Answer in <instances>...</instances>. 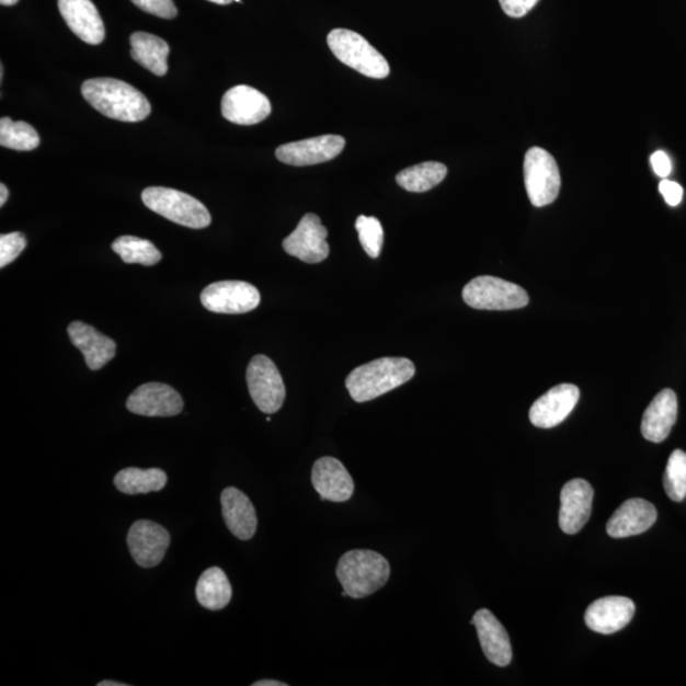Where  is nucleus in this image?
I'll return each instance as SVG.
<instances>
[{"mask_svg": "<svg viewBox=\"0 0 686 686\" xmlns=\"http://www.w3.org/2000/svg\"><path fill=\"white\" fill-rule=\"evenodd\" d=\"M170 544L169 530L150 521L134 523L127 534V546L133 560L142 569L156 568L161 563Z\"/></svg>", "mask_w": 686, "mask_h": 686, "instance_id": "nucleus-12", "label": "nucleus"}, {"mask_svg": "<svg viewBox=\"0 0 686 686\" xmlns=\"http://www.w3.org/2000/svg\"><path fill=\"white\" fill-rule=\"evenodd\" d=\"M414 373L416 368L409 358L381 357L351 371L346 388L355 402L365 403L405 385Z\"/></svg>", "mask_w": 686, "mask_h": 686, "instance_id": "nucleus-2", "label": "nucleus"}, {"mask_svg": "<svg viewBox=\"0 0 686 686\" xmlns=\"http://www.w3.org/2000/svg\"><path fill=\"white\" fill-rule=\"evenodd\" d=\"M144 205L175 225L204 229L211 225V215L197 198L182 191L167 187H148L141 193Z\"/></svg>", "mask_w": 686, "mask_h": 686, "instance_id": "nucleus-4", "label": "nucleus"}, {"mask_svg": "<svg viewBox=\"0 0 686 686\" xmlns=\"http://www.w3.org/2000/svg\"><path fill=\"white\" fill-rule=\"evenodd\" d=\"M27 239L21 231L0 236V267L4 268L26 249Z\"/></svg>", "mask_w": 686, "mask_h": 686, "instance_id": "nucleus-33", "label": "nucleus"}, {"mask_svg": "<svg viewBox=\"0 0 686 686\" xmlns=\"http://www.w3.org/2000/svg\"><path fill=\"white\" fill-rule=\"evenodd\" d=\"M209 2L219 4V5H228L235 2V0H209Z\"/></svg>", "mask_w": 686, "mask_h": 686, "instance_id": "nucleus-41", "label": "nucleus"}, {"mask_svg": "<svg viewBox=\"0 0 686 686\" xmlns=\"http://www.w3.org/2000/svg\"><path fill=\"white\" fill-rule=\"evenodd\" d=\"M524 180L533 206L550 205L560 195V169L553 156L544 148L534 147L525 155Z\"/></svg>", "mask_w": 686, "mask_h": 686, "instance_id": "nucleus-7", "label": "nucleus"}, {"mask_svg": "<svg viewBox=\"0 0 686 686\" xmlns=\"http://www.w3.org/2000/svg\"><path fill=\"white\" fill-rule=\"evenodd\" d=\"M329 230L322 226L318 215L306 214L297 229L284 239L283 247L287 254L306 263L323 262L330 254L327 242Z\"/></svg>", "mask_w": 686, "mask_h": 686, "instance_id": "nucleus-10", "label": "nucleus"}, {"mask_svg": "<svg viewBox=\"0 0 686 686\" xmlns=\"http://www.w3.org/2000/svg\"><path fill=\"white\" fill-rule=\"evenodd\" d=\"M231 594L233 592L227 574L219 568L207 569L197 581L196 597L205 609H225L231 601Z\"/></svg>", "mask_w": 686, "mask_h": 686, "instance_id": "nucleus-26", "label": "nucleus"}, {"mask_svg": "<svg viewBox=\"0 0 686 686\" xmlns=\"http://www.w3.org/2000/svg\"><path fill=\"white\" fill-rule=\"evenodd\" d=\"M677 419V398L672 389L660 392L645 410L642 419V435L651 443H662L672 433Z\"/></svg>", "mask_w": 686, "mask_h": 686, "instance_id": "nucleus-24", "label": "nucleus"}, {"mask_svg": "<svg viewBox=\"0 0 686 686\" xmlns=\"http://www.w3.org/2000/svg\"><path fill=\"white\" fill-rule=\"evenodd\" d=\"M132 58L158 77H163L169 71L170 45L163 38L147 34V32H134L130 36Z\"/></svg>", "mask_w": 686, "mask_h": 686, "instance_id": "nucleus-25", "label": "nucleus"}, {"mask_svg": "<svg viewBox=\"0 0 686 686\" xmlns=\"http://www.w3.org/2000/svg\"><path fill=\"white\" fill-rule=\"evenodd\" d=\"M141 11L164 20L178 18L179 11L173 0H132Z\"/></svg>", "mask_w": 686, "mask_h": 686, "instance_id": "nucleus-34", "label": "nucleus"}, {"mask_svg": "<svg viewBox=\"0 0 686 686\" xmlns=\"http://www.w3.org/2000/svg\"><path fill=\"white\" fill-rule=\"evenodd\" d=\"M664 485L667 496L675 502H682L686 498V453L675 450L670 456L664 477Z\"/></svg>", "mask_w": 686, "mask_h": 686, "instance_id": "nucleus-31", "label": "nucleus"}, {"mask_svg": "<svg viewBox=\"0 0 686 686\" xmlns=\"http://www.w3.org/2000/svg\"><path fill=\"white\" fill-rule=\"evenodd\" d=\"M580 400V389L573 385H560L534 402L529 418L539 428L556 427L570 416Z\"/></svg>", "mask_w": 686, "mask_h": 686, "instance_id": "nucleus-15", "label": "nucleus"}, {"mask_svg": "<svg viewBox=\"0 0 686 686\" xmlns=\"http://www.w3.org/2000/svg\"><path fill=\"white\" fill-rule=\"evenodd\" d=\"M594 490L584 480L565 483L561 492L560 526L565 534L579 533L592 515Z\"/></svg>", "mask_w": 686, "mask_h": 686, "instance_id": "nucleus-17", "label": "nucleus"}, {"mask_svg": "<svg viewBox=\"0 0 686 686\" xmlns=\"http://www.w3.org/2000/svg\"><path fill=\"white\" fill-rule=\"evenodd\" d=\"M658 521V510L649 501L632 499L625 502L606 524L611 538H627L648 531Z\"/></svg>", "mask_w": 686, "mask_h": 686, "instance_id": "nucleus-21", "label": "nucleus"}, {"mask_svg": "<svg viewBox=\"0 0 686 686\" xmlns=\"http://www.w3.org/2000/svg\"><path fill=\"white\" fill-rule=\"evenodd\" d=\"M659 190L662 196L665 197V202L670 206H677L683 201L684 190L674 181L664 180L661 181Z\"/></svg>", "mask_w": 686, "mask_h": 686, "instance_id": "nucleus-36", "label": "nucleus"}, {"mask_svg": "<svg viewBox=\"0 0 686 686\" xmlns=\"http://www.w3.org/2000/svg\"><path fill=\"white\" fill-rule=\"evenodd\" d=\"M58 7L68 27L82 42L100 45L105 39V25L92 0H58Z\"/></svg>", "mask_w": 686, "mask_h": 686, "instance_id": "nucleus-18", "label": "nucleus"}, {"mask_svg": "<svg viewBox=\"0 0 686 686\" xmlns=\"http://www.w3.org/2000/svg\"><path fill=\"white\" fill-rule=\"evenodd\" d=\"M253 686H286L287 684L277 681H260L252 684Z\"/></svg>", "mask_w": 686, "mask_h": 686, "instance_id": "nucleus-39", "label": "nucleus"}, {"mask_svg": "<svg viewBox=\"0 0 686 686\" xmlns=\"http://www.w3.org/2000/svg\"><path fill=\"white\" fill-rule=\"evenodd\" d=\"M261 302L256 286L244 282H218L202 293V305L213 313L244 315L252 312Z\"/></svg>", "mask_w": 686, "mask_h": 686, "instance_id": "nucleus-9", "label": "nucleus"}, {"mask_svg": "<svg viewBox=\"0 0 686 686\" xmlns=\"http://www.w3.org/2000/svg\"><path fill=\"white\" fill-rule=\"evenodd\" d=\"M336 573L347 595L353 599H363L387 584L390 564L374 550L355 549L340 558Z\"/></svg>", "mask_w": 686, "mask_h": 686, "instance_id": "nucleus-3", "label": "nucleus"}, {"mask_svg": "<svg viewBox=\"0 0 686 686\" xmlns=\"http://www.w3.org/2000/svg\"><path fill=\"white\" fill-rule=\"evenodd\" d=\"M345 146V138L340 135H322V137L284 144L276 149V158L294 167L321 164L339 157Z\"/></svg>", "mask_w": 686, "mask_h": 686, "instance_id": "nucleus-13", "label": "nucleus"}, {"mask_svg": "<svg viewBox=\"0 0 686 686\" xmlns=\"http://www.w3.org/2000/svg\"><path fill=\"white\" fill-rule=\"evenodd\" d=\"M99 686H126V684L113 682V681H105V682L99 683Z\"/></svg>", "mask_w": 686, "mask_h": 686, "instance_id": "nucleus-40", "label": "nucleus"}, {"mask_svg": "<svg viewBox=\"0 0 686 686\" xmlns=\"http://www.w3.org/2000/svg\"><path fill=\"white\" fill-rule=\"evenodd\" d=\"M222 517L231 534L238 539L250 540L258 530V514L251 500L236 487L221 493Z\"/></svg>", "mask_w": 686, "mask_h": 686, "instance_id": "nucleus-23", "label": "nucleus"}, {"mask_svg": "<svg viewBox=\"0 0 686 686\" xmlns=\"http://www.w3.org/2000/svg\"><path fill=\"white\" fill-rule=\"evenodd\" d=\"M82 94L94 110L117 122L139 123L151 113L146 95L118 79H88L82 84Z\"/></svg>", "mask_w": 686, "mask_h": 686, "instance_id": "nucleus-1", "label": "nucleus"}, {"mask_svg": "<svg viewBox=\"0 0 686 686\" xmlns=\"http://www.w3.org/2000/svg\"><path fill=\"white\" fill-rule=\"evenodd\" d=\"M169 477L162 469L125 468L115 476L114 483L119 492L142 494L162 491Z\"/></svg>", "mask_w": 686, "mask_h": 686, "instance_id": "nucleus-27", "label": "nucleus"}, {"mask_svg": "<svg viewBox=\"0 0 686 686\" xmlns=\"http://www.w3.org/2000/svg\"><path fill=\"white\" fill-rule=\"evenodd\" d=\"M446 174H448V169L445 164L425 162L401 171L397 174L396 181L409 193L421 194L441 185Z\"/></svg>", "mask_w": 686, "mask_h": 686, "instance_id": "nucleus-28", "label": "nucleus"}, {"mask_svg": "<svg viewBox=\"0 0 686 686\" xmlns=\"http://www.w3.org/2000/svg\"><path fill=\"white\" fill-rule=\"evenodd\" d=\"M538 2L539 0H500L502 11L513 19L524 18Z\"/></svg>", "mask_w": 686, "mask_h": 686, "instance_id": "nucleus-35", "label": "nucleus"}, {"mask_svg": "<svg viewBox=\"0 0 686 686\" xmlns=\"http://www.w3.org/2000/svg\"><path fill=\"white\" fill-rule=\"evenodd\" d=\"M8 196H10V193H8V188L4 183H2V185H0V206L5 205Z\"/></svg>", "mask_w": 686, "mask_h": 686, "instance_id": "nucleus-38", "label": "nucleus"}, {"mask_svg": "<svg viewBox=\"0 0 686 686\" xmlns=\"http://www.w3.org/2000/svg\"><path fill=\"white\" fill-rule=\"evenodd\" d=\"M331 52L345 66L358 73L385 79L390 73L387 59L362 35L345 28H336L327 37Z\"/></svg>", "mask_w": 686, "mask_h": 686, "instance_id": "nucleus-5", "label": "nucleus"}, {"mask_svg": "<svg viewBox=\"0 0 686 686\" xmlns=\"http://www.w3.org/2000/svg\"><path fill=\"white\" fill-rule=\"evenodd\" d=\"M20 0H0V4L11 7L18 4Z\"/></svg>", "mask_w": 686, "mask_h": 686, "instance_id": "nucleus-42", "label": "nucleus"}, {"mask_svg": "<svg viewBox=\"0 0 686 686\" xmlns=\"http://www.w3.org/2000/svg\"><path fill=\"white\" fill-rule=\"evenodd\" d=\"M71 343L81 350L85 364L91 370H100L116 355V343L94 327L76 321L68 327Z\"/></svg>", "mask_w": 686, "mask_h": 686, "instance_id": "nucleus-22", "label": "nucleus"}, {"mask_svg": "<svg viewBox=\"0 0 686 686\" xmlns=\"http://www.w3.org/2000/svg\"><path fill=\"white\" fill-rule=\"evenodd\" d=\"M111 249L118 254L125 263H139L142 266H155L162 260V253L157 247L148 241L133 236H124L116 239Z\"/></svg>", "mask_w": 686, "mask_h": 686, "instance_id": "nucleus-29", "label": "nucleus"}, {"mask_svg": "<svg viewBox=\"0 0 686 686\" xmlns=\"http://www.w3.org/2000/svg\"><path fill=\"white\" fill-rule=\"evenodd\" d=\"M312 483L322 500L332 502L348 501L355 492L353 477L340 460L332 457H323L315 462Z\"/></svg>", "mask_w": 686, "mask_h": 686, "instance_id": "nucleus-19", "label": "nucleus"}, {"mask_svg": "<svg viewBox=\"0 0 686 686\" xmlns=\"http://www.w3.org/2000/svg\"><path fill=\"white\" fill-rule=\"evenodd\" d=\"M634 611L636 605L628 597H602L588 606L585 613V624L596 633L613 634L630 624Z\"/></svg>", "mask_w": 686, "mask_h": 686, "instance_id": "nucleus-16", "label": "nucleus"}, {"mask_svg": "<svg viewBox=\"0 0 686 686\" xmlns=\"http://www.w3.org/2000/svg\"><path fill=\"white\" fill-rule=\"evenodd\" d=\"M247 385L260 411L273 414L282 409L286 389L282 374L271 358L265 355L252 358L247 368Z\"/></svg>", "mask_w": 686, "mask_h": 686, "instance_id": "nucleus-8", "label": "nucleus"}, {"mask_svg": "<svg viewBox=\"0 0 686 686\" xmlns=\"http://www.w3.org/2000/svg\"><path fill=\"white\" fill-rule=\"evenodd\" d=\"M651 164L653 171H655V173L661 179H666L668 178L670 173H672V161H670V158L665 153V151L659 150L656 151V153H653L651 156Z\"/></svg>", "mask_w": 686, "mask_h": 686, "instance_id": "nucleus-37", "label": "nucleus"}, {"mask_svg": "<svg viewBox=\"0 0 686 686\" xmlns=\"http://www.w3.org/2000/svg\"><path fill=\"white\" fill-rule=\"evenodd\" d=\"M470 624L477 628L487 660L500 667L510 665L513 660L512 642L500 620L489 609H481L475 614Z\"/></svg>", "mask_w": 686, "mask_h": 686, "instance_id": "nucleus-20", "label": "nucleus"}, {"mask_svg": "<svg viewBox=\"0 0 686 686\" xmlns=\"http://www.w3.org/2000/svg\"><path fill=\"white\" fill-rule=\"evenodd\" d=\"M0 146L20 151L35 150L39 146V137L30 124L2 117L0 119Z\"/></svg>", "mask_w": 686, "mask_h": 686, "instance_id": "nucleus-30", "label": "nucleus"}, {"mask_svg": "<svg viewBox=\"0 0 686 686\" xmlns=\"http://www.w3.org/2000/svg\"><path fill=\"white\" fill-rule=\"evenodd\" d=\"M235 2L242 3V0H235Z\"/></svg>", "mask_w": 686, "mask_h": 686, "instance_id": "nucleus-43", "label": "nucleus"}, {"mask_svg": "<svg viewBox=\"0 0 686 686\" xmlns=\"http://www.w3.org/2000/svg\"><path fill=\"white\" fill-rule=\"evenodd\" d=\"M127 410L146 418H173L183 410L178 390L163 382H146L127 398Z\"/></svg>", "mask_w": 686, "mask_h": 686, "instance_id": "nucleus-14", "label": "nucleus"}, {"mask_svg": "<svg viewBox=\"0 0 686 686\" xmlns=\"http://www.w3.org/2000/svg\"><path fill=\"white\" fill-rule=\"evenodd\" d=\"M355 227L364 251L368 253L369 258L378 259L382 244H385V229H382L380 221L377 218L361 215Z\"/></svg>", "mask_w": 686, "mask_h": 686, "instance_id": "nucleus-32", "label": "nucleus"}, {"mask_svg": "<svg viewBox=\"0 0 686 686\" xmlns=\"http://www.w3.org/2000/svg\"><path fill=\"white\" fill-rule=\"evenodd\" d=\"M271 111L273 107L266 95L250 85H236L222 95L221 115L237 125L260 124Z\"/></svg>", "mask_w": 686, "mask_h": 686, "instance_id": "nucleus-11", "label": "nucleus"}, {"mask_svg": "<svg viewBox=\"0 0 686 686\" xmlns=\"http://www.w3.org/2000/svg\"><path fill=\"white\" fill-rule=\"evenodd\" d=\"M467 306L480 310H514L529 305L522 286L493 276H478L462 289Z\"/></svg>", "mask_w": 686, "mask_h": 686, "instance_id": "nucleus-6", "label": "nucleus"}]
</instances>
